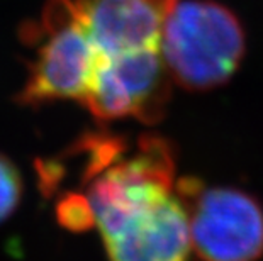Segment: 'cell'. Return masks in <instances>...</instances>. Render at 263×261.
Returning a JSON list of instances; mask_svg holds the SVG:
<instances>
[{"mask_svg":"<svg viewBox=\"0 0 263 261\" xmlns=\"http://www.w3.org/2000/svg\"><path fill=\"white\" fill-rule=\"evenodd\" d=\"M60 224L70 231H87L93 226L92 209L87 197L78 192H66L57 205Z\"/></svg>","mask_w":263,"mask_h":261,"instance_id":"7","label":"cell"},{"mask_svg":"<svg viewBox=\"0 0 263 261\" xmlns=\"http://www.w3.org/2000/svg\"><path fill=\"white\" fill-rule=\"evenodd\" d=\"M22 41L34 46L17 102L26 107L80 101L99 63L93 44L73 0H48L36 22L24 27Z\"/></svg>","mask_w":263,"mask_h":261,"instance_id":"2","label":"cell"},{"mask_svg":"<svg viewBox=\"0 0 263 261\" xmlns=\"http://www.w3.org/2000/svg\"><path fill=\"white\" fill-rule=\"evenodd\" d=\"M178 0H73L100 54L161 46L165 22Z\"/></svg>","mask_w":263,"mask_h":261,"instance_id":"5","label":"cell"},{"mask_svg":"<svg viewBox=\"0 0 263 261\" xmlns=\"http://www.w3.org/2000/svg\"><path fill=\"white\" fill-rule=\"evenodd\" d=\"M189 212L190 246L200 261H258L263 256V207L250 192L177 180Z\"/></svg>","mask_w":263,"mask_h":261,"instance_id":"3","label":"cell"},{"mask_svg":"<svg viewBox=\"0 0 263 261\" xmlns=\"http://www.w3.org/2000/svg\"><path fill=\"white\" fill-rule=\"evenodd\" d=\"M22 188L24 187L17 166L0 153V222L15 212L22 198Z\"/></svg>","mask_w":263,"mask_h":261,"instance_id":"8","label":"cell"},{"mask_svg":"<svg viewBox=\"0 0 263 261\" xmlns=\"http://www.w3.org/2000/svg\"><path fill=\"white\" fill-rule=\"evenodd\" d=\"M172 97V76L160 48L100 54L82 105L97 122L134 117L156 124Z\"/></svg>","mask_w":263,"mask_h":261,"instance_id":"4","label":"cell"},{"mask_svg":"<svg viewBox=\"0 0 263 261\" xmlns=\"http://www.w3.org/2000/svg\"><path fill=\"white\" fill-rule=\"evenodd\" d=\"M109 261H189V212L180 195L102 236Z\"/></svg>","mask_w":263,"mask_h":261,"instance_id":"6","label":"cell"},{"mask_svg":"<svg viewBox=\"0 0 263 261\" xmlns=\"http://www.w3.org/2000/svg\"><path fill=\"white\" fill-rule=\"evenodd\" d=\"M241 22L211 0L177 2L165 22L161 54L172 80L190 92L217 88L231 78L245 54Z\"/></svg>","mask_w":263,"mask_h":261,"instance_id":"1","label":"cell"}]
</instances>
